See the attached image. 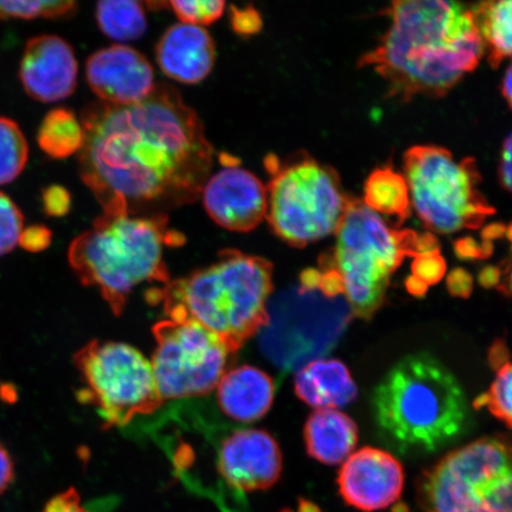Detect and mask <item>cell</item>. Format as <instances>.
Here are the masks:
<instances>
[{"instance_id":"obj_1","label":"cell","mask_w":512,"mask_h":512,"mask_svg":"<svg viewBox=\"0 0 512 512\" xmlns=\"http://www.w3.org/2000/svg\"><path fill=\"white\" fill-rule=\"evenodd\" d=\"M80 121V175L104 213L165 214L202 194L215 152L176 88L156 85L130 106L96 102Z\"/></svg>"},{"instance_id":"obj_2","label":"cell","mask_w":512,"mask_h":512,"mask_svg":"<svg viewBox=\"0 0 512 512\" xmlns=\"http://www.w3.org/2000/svg\"><path fill=\"white\" fill-rule=\"evenodd\" d=\"M390 27L358 66L387 82L390 98H441L485 53L475 16L460 0H390Z\"/></svg>"},{"instance_id":"obj_3","label":"cell","mask_w":512,"mask_h":512,"mask_svg":"<svg viewBox=\"0 0 512 512\" xmlns=\"http://www.w3.org/2000/svg\"><path fill=\"white\" fill-rule=\"evenodd\" d=\"M371 407L381 438L403 454L438 451L471 421L462 384L427 352L396 363L371 395Z\"/></svg>"},{"instance_id":"obj_4","label":"cell","mask_w":512,"mask_h":512,"mask_svg":"<svg viewBox=\"0 0 512 512\" xmlns=\"http://www.w3.org/2000/svg\"><path fill=\"white\" fill-rule=\"evenodd\" d=\"M273 266L260 256L224 251L219 260L152 292L169 319L192 320L238 352L268 322Z\"/></svg>"},{"instance_id":"obj_5","label":"cell","mask_w":512,"mask_h":512,"mask_svg":"<svg viewBox=\"0 0 512 512\" xmlns=\"http://www.w3.org/2000/svg\"><path fill=\"white\" fill-rule=\"evenodd\" d=\"M183 236L169 229L166 214L102 213L69 247L68 260L81 283L98 288L114 315L143 284L169 283L165 249Z\"/></svg>"},{"instance_id":"obj_6","label":"cell","mask_w":512,"mask_h":512,"mask_svg":"<svg viewBox=\"0 0 512 512\" xmlns=\"http://www.w3.org/2000/svg\"><path fill=\"white\" fill-rule=\"evenodd\" d=\"M336 236L334 252L324 256L320 266L335 268L341 275L352 315L366 320L380 310L390 277L406 256L440 251L432 234L392 229L354 197H349Z\"/></svg>"},{"instance_id":"obj_7","label":"cell","mask_w":512,"mask_h":512,"mask_svg":"<svg viewBox=\"0 0 512 512\" xmlns=\"http://www.w3.org/2000/svg\"><path fill=\"white\" fill-rule=\"evenodd\" d=\"M425 512H512V440L485 437L457 448L422 473Z\"/></svg>"},{"instance_id":"obj_8","label":"cell","mask_w":512,"mask_h":512,"mask_svg":"<svg viewBox=\"0 0 512 512\" xmlns=\"http://www.w3.org/2000/svg\"><path fill=\"white\" fill-rule=\"evenodd\" d=\"M267 194L266 219L274 234L293 247L336 233L349 201L337 172L306 153L280 160Z\"/></svg>"},{"instance_id":"obj_9","label":"cell","mask_w":512,"mask_h":512,"mask_svg":"<svg viewBox=\"0 0 512 512\" xmlns=\"http://www.w3.org/2000/svg\"><path fill=\"white\" fill-rule=\"evenodd\" d=\"M405 175L416 214L440 234L478 229L495 214L479 189L476 160H458L444 147L414 146L405 155Z\"/></svg>"},{"instance_id":"obj_10","label":"cell","mask_w":512,"mask_h":512,"mask_svg":"<svg viewBox=\"0 0 512 512\" xmlns=\"http://www.w3.org/2000/svg\"><path fill=\"white\" fill-rule=\"evenodd\" d=\"M74 362L85 382L80 400L96 408L106 427L127 425L162 406L151 361L131 345L92 341Z\"/></svg>"},{"instance_id":"obj_11","label":"cell","mask_w":512,"mask_h":512,"mask_svg":"<svg viewBox=\"0 0 512 512\" xmlns=\"http://www.w3.org/2000/svg\"><path fill=\"white\" fill-rule=\"evenodd\" d=\"M152 368L163 400L206 395L232 366L236 351L192 320L166 319L153 326Z\"/></svg>"},{"instance_id":"obj_12","label":"cell","mask_w":512,"mask_h":512,"mask_svg":"<svg viewBox=\"0 0 512 512\" xmlns=\"http://www.w3.org/2000/svg\"><path fill=\"white\" fill-rule=\"evenodd\" d=\"M280 307L285 342L277 362L287 369H300L328 355L354 316L343 296L331 298L302 285L288 293Z\"/></svg>"},{"instance_id":"obj_13","label":"cell","mask_w":512,"mask_h":512,"mask_svg":"<svg viewBox=\"0 0 512 512\" xmlns=\"http://www.w3.org/2000/svg\"><path fill=\"white\" fill-rule=\"evenodd\" d=\"M337 484L339 494L350 507L374 512L399 501L405 486V471L393 454L364 447L345 460Z\"/></svg>"},{"instance_id":"obj_14","label":"cell","mask_w":512,"mask_h":512,"mask_svg":"<svg viewBox=\"0 0 512 512\" xmlns=\"http://www.w3.org/2000/svg\"><path fill=\"white\" fill-rule=\"evenodd\" d=\"M201 195L211 219L232 232H251L266 219L267 187L239 166L224 168L208 178Z\"/></svg>"},{"instance_id":"obj_15","label":"cell","mask_w":512,"mask_h":512,"mask_svg":"<svg viewBox=\"0 0 512 512\" xmlns=\"http://www.w3.org/2000/svg\"><path fill=\"white\" fill-rule=\"evenodd\" d=\"M89 87L102 102L130 106L155 91V70L149 60L124 44L100 49L87 62Z\"/></svg>"},{"instance_id":"obj_16","label":"cell","mask_w":512,"mask_h":512,"mask_svg":"<svg viewBox=\"0 0 512 512\" xmlns=\"http://www.w3.org/2000/svg\"><path fill=\"white\" fill-rule=\"evenodd\" d=\"M281 469L283 457L271 434L248 428L223 440L219 472L230 488L240 492L268 489L279 479Z\"/></svg>"},{"instance_id":"obj_17","label":"cell","mask_w":512,"mask_h":512,"mask_svg":"<svg viewBox=\"0 0 512 512\" xmlns=\"http://www.w3.org/2000/svg\"><path fill=\"white\" fill-rule=\"evenodd\" d=\"M78 74L74 50L63 38L38 36L25 47L19 78L31 98L41 102L68 98L78 85Z\"/></svg>"},{"instance_id":"obj_18","label":"cell","mask_w":512,"mask_h":512,"mask_svg":"<svg viewBox=\"0 0 512 512\" xmlns=\"http://www.w3.org/2000/svg\"><path fill=\"white\" fill-rule=\"evenodd\" d=\"M156 59L168 78L197 85L208 78L215 66V42L200 25L177 23L160 37Z\"/></svg>"},{"instance_id":"obj_19","label":"cell","mask_w":512,"mask_h":512,"mask_svg":"<svg viewBox=\"0 0 512 512\" xmlns=\"http://www.w3.org/2000/svg\"><path fill=\"white\" fill-rule=\"evenodd\" d=\"M216 388L221 411L236 421L259 420L273 405L274 381L259 368L241 366L229 369Z\"/></svg>"},{"instance_id":"obj_20","label":"cell","mask_w":512,"mask_h":512,"mask_svg":"<svg viewBox=\"0 0 512 512\" xmlns=\"http://www.w3.org/2000/svg\"><path fill=\"white\" fill-rule=\"evenodd\" d=\"M294 389L300 400L319 408L350 405L357 398V387L349 369L337 360H316L297 371Z\"/></svg>"},{"instance_id":"obj_21","label":"cell","mask_w":512,"mask_h":512,"mask_svg":"<svg viewBox=\"0 0 512 512\" xmlns=\"http://www.w3.org/2000/svg\"><path fill=\"white\" fill-rule=\"evenodd\" d=\"M304 440L312 458L325 465H338L354 452L358 428L347 414L335 408H319L306 421Z\"/></svg>"},{"instance_id":"obj_22","label":"cell","mask_w":512,"mask_h":512,"mask_svg":"<svg viewBox=\"0 0 512 512\" xmlns=\"http://www.w3.org/2000/svg\"><path fill=\"white\" fill-rule=\"evenodd\" d=\"M492 68L512 59V0H477L472 9Z\"/></svg>"},{"instance_id":"obj_23","label":"cell","mask_w":512,"mask_h":512,"mask_svg":"<svg viewBox=\"0 0 512 512\" xmlns=\"http://www.w3.org/2000/svg\"><path fill=\"white\" fill-rule=\"evenodd\" d=\"M364 204L383 215L394 217L399 224L411 216V195L406 178L392 166L371 172L364 185Z\"/></svg>"},{"instance_id":"obj_24","label":"cell","mask_w":512,"mask_h":512,"mask_svg":"<svg viewBox=\"0 0 512 512\" xmlns=\"http://www.w3.org/2000/svg\"><path fill=\"white\" fill-rule=\"evenodd\" d=\"M96 23L102 34L118 42L137 41L146 34L142 0H98Z\"/></svg>"},{"instance_id":"obj_25","label":"cell","mask_w":512,"mask_h":512,"mask_svg":"<svg viewBox=\"0 0 512 512\" xmlns=\"http://www.w3.org/2000/svg\"><path fill=\"white\" fill-rule=\"evenodd\" d=\"M37 139L48 156L63 159L82 150L85 133L81 121L72 111L56 108L44 118Z\"/></svg>"},{"instance_id":"obj_26","label":"cell","mask_w":512,"mask_h":512,"mask_svg":"<svg viewBox=\"0 0 512 512\" xmlns=\"http://www.w3.org/2000/svg\"><path fill=\"white\" fill-rule=\"evenodd\" d=\"M29 147L19 126L0 117V185L14 182L28 163Z\"/></svg>"},{"instance_id":"obj_27","label":"cell","mask_w":512,"mask_h":512,"mask_svg":"<svg viewBox=\"0 0 512 512\" xmlns=\"http://www.w3.org/2000/svg\"><path fill=\"white\" fill-rule=\"evenodd\" d=\"M473 406L488 409L505 426L512 428V362H504L499 367L488 392L478 396Z\"/></svg>"},{"instance_id":"obj_28","label":"cell","mask_w":512,"mask_h":512,"mask_svg":"<svg viewBox=\"0 0 512 512\" xmlns=\"http://www.w3.org/2000/svg\"><path fill=\"white\" fill-rule=\"evenodd\" d=\"M75 9L76 0H0V19L59 18Z\"/></svg>"},{"instance_id":"obj_29","label":"cell","mask_w":512,"mask_h":512,"mask_svg":"<svg viewBox=\"0 0 512 512\" xmlns=\"http://www.w3.org/2000/svg\"><path fill=\"white\" fill-rule=\"evenodd\" d=\"M446 273V261L440 251L415 256L412 275L406 280V287L413 296L422 297L428 287L439 283Z\"/></svg>"},{"instance_id":"obj_30","label":"cell","mask_w":512,"mask_h":512,"mask_svg":"<svg viewBox=\"0 0 512 512\" xmlns=\"http://www.w3.org/2000/svg\"><path fill=\"white\" fill-rule=\"evenodd\" d=\"M182 23L210 25L219 21L226 10V0H170Z\"/></svg>"},{"instance_id":"obj_31","label":"cell","mask_w":512,"mask_h":512,"mask_svg":"<svg viewBox=\"0 0 512 512\" xmlns=\"http://www.w3.org/2000/svg\"><path fill=\"white\" fill-rule=\"evenodd\" d=\"M24 230V216L10 197L0 192V256L14 251Z\"/></svg>"},{"instance_id":"obj_32","label":"cell","mask_w":512,"mask_h":512,"mask_svg":"<svg viewBox=\"0 0 512 512\" xmlns=\"http://www.w3.org/2000/svg\"><path fill=\"white\" fill-rule=\"evenodd\" d=\"M229 18L230 27H232L236 35L242 38L258 35L262 28H264L262 16L253 6H246V8L230 6Z\"/></svg>"},{"instance_id":"obj_33","label":"cell","mask_w":512,"mask_h":512,"mask_svg":"<svg viewBox=\"0 0 512 512\" xmlns=\"http://www.w3.org/2000/svg\"><path fill=\"white\" fill-rule=\"evenodd\" d=\"M41 512H91L83 507L79 491L70 488L49 499Z\"/></svg>"},{"instance_id":"obj_34","label":"cell","mask_w":512,"mask_h":512,"mask_svg":"<svg viewBox=\"0 0 512 512\" xmlns=\"http://www.w3.org/2000/svg\"><path fill=\"white\" fill-rule=\"evenodd\" d=\"M43 207L50 216H63L70 207L69 192L61 187H50L43 192Z\"/></svg>"},{"instance_id":"obj_35","label":"cell","mask_w":512,"mask_h":512,"mask_svg":"<svg viewBox=\"0 0 512 512\" xmlns=\"http://www.w3.org/2000/svg\"><path fill=\"white\" fill-rule=\"evenodd\" d=\"M51 233L47 227L32 226L24 229L19 245L30 252H41L50 245Z\"/></svg>"},{"instance_id":"obj_36","label":"cell","mask_w":512,"mask_h":512,"mask_svg":"<svg viewBox=\"0 0 512 512\" xmlns=\"http://www.w3.org/2000/svg\"><path fill=\"white\" fill-rule=\"evenodd\" d=\"M454 251L460 259H484L494 251V245L488 240H484L482 245H478L475 240L467 238L458 240L454 245Z\"/></svg>"},{"instance_id":"obj_37","label":"cell","mask_w":512,"mask_h":512,"mask_svg":"<svg viewBox=\"0 0 512 512\" xmlns=\"http://www.w3.org/2000/svg\"><path fill=\"white\" fill-rule=\"evenodd\" d=\"M448 291L456 297L467 298L470 296L473 288V279L469 272L463 268H457L448 275L447 278Z\"/></svg>"},{"instance_id":"obj_38","label":"cell","mask_w":512,"mask_h":512,"mask_svg":"<svg viewBox=\"0 0 512 512\" xmlns=\"http://www.w3.org/2000/svg\"><path fill=\"white\" fill-rule=\"evenodd\" d=\"M16 477L15 463L11 454L0 443V496L9 490Z\"/></svg>"},{"instance_id":"obj_39","label":"cell","mask_w":512,"mask_h":512,"mask_svg":"<svg viewBox=\"0 0 512 512\" xmlns=\"http://www.w3.org/2000/svg\"><path fill=\"white\" fill-rule=\"evenodd\" d=\"M499 179H501L504 189L512 192V133L503 145L501 165H499Z\"/></svg>"},{"instance_id":"obj_40","label":"cell","mask_w":512,"mask_h":512,"mask_svg":"<svg viewBox=\"0 0 512 512\" xmlns=\"http://www.w3.org/2000/svg\"><path fill=\"white\" fill-rule=\"evenodd\" d=\"M508 238L511 242V258L505 262L504 267H499L501 270V281L497 286L498 290L512 297V223L508 228Z\"/></svg>"},{"instance_id":"obj_41","label":"cell","mask_w":512,"mask_h":512,"mask_svg":"<svg viewBox=\"0 0 512 512\" xmlns=\"http://www.w3.org/2000/svg\"><path fill=\"white\" fill-rule=\"evenodd\" d=\"M499 281H501V270H499V267H485L479 274V283L484 287H497Z\"/></svg>"},{"instance_id":"obj_42","label":"cell","mask_w":512,"mask_h":512,"mask_svg":"<svg viewBox=\"0 0 512 512\" xmlns=\"http://www.w3.org/2000/svg\"><path fill=\"white\" fill-rule=\"evenodd\" d=\"M502 92L505 100H507L509 106L512 108V64L507 70V73H505L502 83Z\"/></svg>"},{"instance_id":"obj_43","label":"cell","mask_w":512,"mask_h":512,"mask_svg":"<svg viewBox=\"0 0 512 512\" xmlns=\"http://www.w3.org/2000/svg\"><path fill=\"white\" fill-rule=\"evenodd\" d=\"M147 9L153 12L168 10L170 0H142Z\"/></svg>"},{"instance_id":"obj_44","label":"cell","mask_w":512,"mask_h":512,"mask_svg":"<svg viewBox=\"0 0 512 512\" xmlns=\"http://www.w3.org/2000/svg\"><path fill=\"white\" fill-rule=\"evenodd\" d=\"M220 162L226 166V168H236L239 166V159L233 156L227 155V153H221Z\"/></svg>"}]
</instances>
